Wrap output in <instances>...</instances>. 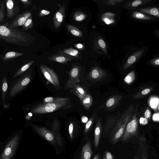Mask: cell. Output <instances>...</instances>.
I'll return each instance as SVG.
<instances>
[{"instance_id": "obj_1", "label": "cell", "mask_w": 159, "mask_h": 159, "mask_svg": "<svg viewBox=\"0 0 159 159\" xmlns=\"http://www.w3.org/2000/svg\"><path fill=\"white\" fill-rule=\"evenodd\" d=\"M8 24L0 25V39L8 43L21 46H28L33 42L32 36L21 30L9 27Z\"/></svg>"}, {"instance_id": "obj_2", "label": "cell", "mask_w": 159, "mask_h": 159, "mask_svg": "<svg viewBox=\"0 0 159 159\" xmlns=\"http://www.w3.org/2000/svg\"><path fill=\"white\" fill-rule=\"evenodd\" d=\"M134 109L133 105L130 106L123 114L115 125L110 136L112 143L115 145L122 136L125 126L132 115Z\"/></svg>"}, {"instance_id": "obj_3", "label": "cell", "mask_w": 159, "mask_h": 159, "mask_svg": "<svg viewBox=\"0 0 159 159\" xmlns=\"http://www.w3.org/2000/svg\"><path fill=\"white\" fill-rule=\"evenodd\" d=\"M70 99L67 98L57 97L52 103H43L35 106L31 110L35 114H44L52 113L60 109L66 107Z\"/></svg>"}, {"instance_id": "obj_4", "label": "cell", "mask_w": 159, "mask_h": 159, "mask_svg": "<svg viewBox=\"0 0 159 159\" xmlns=\"http://www.w3.org/2000/svg\"><path fill=\"white\" fill-rule=\"evenodd\" d=\"M138 128V120L136 113L132 115L127 123L120 139L123 142H125L136 136L137 134Z\"/></svg>"}, {"instance_id": "obj_5", "label": "cell", "mask_w": 159, "mask_h": 159, "mask_svg": "<svg viewBox=\"0 0 159 159\" xmlns=\"http://www.w3.org/2000/svg\"><path fill=\"white\" fill-rule=\"evenodd\" d=\"M20 140V136L17 135L9 141L1 155V159H11L17 150Z\"/></svg>"}, {"instance_id": "obj_6", "label": "cell", "mask_w": 159, "mask_h": 159, "mask_svg": "<svg viewBox=\"0 0 159 159\" xmlns=\"http://www.w3.org/2000/svg\"><path fill=\"white\" fill-rule=\"evenodd\" d=\"M40 68L42 73L45 78L54 85L56 89L60 87L58 77L54 71L46 65H41Z\"/></svg>"}, {"instance_id": "obj_7", "label": "cell", "mask_w": 159, "mask_h": 159, "mask_svg": "<svg viewBox=\"0 0 159 159\" xmlns=\"http://www.w3.org/2000/svg\"><path fill=\"white\" fill-rule=\"evenodd\" d=\"M31 78V76L28 74L20 79L12 88L10 94L11 97L14 96L27 86L30 83Z\"/></svg>"}, {"instance_id": "obj_8", "label": "cell", "mask_w": 159, "mask_h": 159, "mask_svg": "<svg viewBox=\"0 0 159 159\" xmlns=\"http://www.w3.org/2000/svg\"><path fill=\"white\" fill-rule=\"evenodd\" d=\"M81 68L77 65H75L69 72V77L66 87L69 88L72 86L77 84L80 82V73Z\"/></svg>"}, {"instance_id": "obj_9", "label": "cell", "mask_w": 159, "mask_h": 159, "mask_svg": "<svg viewBox=\"0 0 159 159\" xmlns=\"http://www.w3.org/2000/svg\"><path fill=\"white\" fill-rule=\"evenodd\" d=\"M31 16V13L30 12H24L19 15L11 23L9 24H8L7 26L12 29L16 28L23 26L28 19Z\"/></svg>"}, {"instance_id": "obj_10", "label": "cell", "mask_w": 159, "mask_h": 159, "mask_svg": "<svg viewBox=\"0 0 159 159\" xmlns=\"http://www.w3.org/2000/svg\"><path fill=\"white\" fill-rule=\"evenodd\" d=\"M34 130L41 136L51 144H55L56 142L55 137L53 133L44 127L34 126Z\"/></svg>"}, {"instance_id": "obj_11", "label": "cell", "mask_w": 159, "mask_h": 159, "mask_svg": "<svg viewBox=\"0 0 159 159\" xmlns=\"http://www.w3.org/2000/svg\"><path fill=\"white\" fill-rule=\"evenodd\" d=\"M5 2L7 17L9 19L12 18L19 13L20 11L19 5L13 0H6Z\"/></svg>"}, {"instance_id": "obj_12", "label": "cell", "mask_w": 159, "mask_h": 159, "mask_svg": "<svg viewBox=\"0 0 159 159\" xmlns=\"http://www.w3.org/2000/svg\"><path fill=\"white\" fill-rule=\"evenodd\" d=\"M65 5H63L55 14L53 18V23L56 29H57L60 26L65 16Z\"/></svg>"}, {"instance_id": "obj_13", "label": "cell", "mask_w": 159, "mask_h": 159, "mask_svg": "<svg viewBox=\"0 0 159 159\" xmlns=\"http://www.w3.org/2000/svg\"><path fill=\"white\" fill-rule=\"evenodd\" d=\"M75 59V58L63 54L61 52L59 54L51 56L48 58V60L64 64Z\"/></svg>"}, {"instance_id": "obj_14", "label": "cell", "mask_w": 159, "mask_h": 159, "mask_svg": "<svg viewBox=\"0 0 159 159\" xmlns=\"http://www.w3.org/2000/svg\"><path fill=\"white\" fill-rule=\"evenodd\" d=\"M102 131V127L101 119L98 121L95 126L94 132V145L97 149L99 145Z\"/></svg>"}, {"instance_id": "obj_15", "label": "cell", "mask_w": 159, "mask_h": 159, "mask_svg": "<svg viewBox=\"0 0 159 159\" xmlns=\"http://www.w3.org/2000/svg\"><path fill=\"white\" fill-rule=\"evenodd\" d=\"M93 154L91 141L89 140L82 148L80 159H90Z\"/></svg>"}, {"instance_id": "obj_16", "label": "cell", "mask_w": 159, "mask_h": 159, "mask_svg": "<svg viewBox=\"0 0 159 159\" xmlns=\"http://www.w3.org/2000/svg\"><path fill=\"white\" fill-rule=\"evenodd\" d=\"M69 88L72 89V90L73 94L76 95L81 101L87 94L86 91L81 85L79 84L74 85Z\"/></svg>"}, {"instance_id": "obj_17", "label": "cell", "mask_w": 159, "mask_h": 159, "mask_svg": "<svg viewBox=\"0 0 159 159\" xmlns=\"http://www.w3.org/2000/svg\"><path fill=\"white\" fill-rule=\"evenodd\" d=\"M59 129V123L58 121L55 119L54 121L52 126V129L53 131L52 132L54 134L59 145L61 146L62 144V138L58 131Z\"/></svg>"}, {"instance_id": "obj_18", "label": "cell", "mask_w": 159, "mask_h": 159, "mask_svg": "<svg viewBox=\"0 0 159 159\" xmlns=\"http://www.w3.org/2000/svg\"><path fill=\"white\" fill-rule=\"evenodd\" d=\"M103 75L102 71L98 68L93 69L89 73L90 78L94 80H97L101 78Z\"/></svg>"}, {"instance_id": "obj_19", "label": "cell", "mask_w": 159, "mask_h": 159, "mask_svg": "<svg viewBox=\"0 0 159 159\" xmlns=\"http://www.w3.org/2000/svg\"><path fill=\"white\" fill-rule=\"evenodd\" d=\"M23 55V54L19 52L10 51L6 53L2 57L3 61H6L16 58Z\"/></svg>"}, {"instance_id": "obj_20", "label": "cell", "mask_w": 159, "mask_h": 159, "mask_svg": "<svg viewBox=\"0 0 159 159\" xmlns=\"http://www.w3.org/2000/svg\"><path fill=\"white\" fill-rule=\"evenodd\" d=\"M67 26L68 31L73 36L77 37H82V32L77 27L70 24H67Z\"/></svg>"}, {"instance_id": "obj_21", "label": "cell", "mask_w": 159, "mask_h": 159, "mask_svg": "<svg viewBox=\"0 0 159 159\" xmlns=\"http://www.w3.org/2000/svg\"><path fill=\"white\" fill-rule=\"evenodd\" d=\"M82 104L86 109H88L92 105L93 99L89 94H86L82 101Z\"/></svg>"}, {"instance_id": "obj_22", "label": "cell", "mask_w": 159, "mask_h": 159, "mask_svg": "<svg viewBox=\"0 0 159 159\" xmlns=\"http://www.w3.org/2000/svg\"><path fill=\"white\" fill-rule=\"evenodd\" d=\"M35 62V60H32L27 63L21 68L13 76V78L16 77L19 75L22 74L28 69Z\"/></svg>"}, {"instance_id": "obj_23", "label": "cell", "mask_w": 159, "mask_h": 159, "mask_svg": "<svg viewBox=\"0 0 159 159\" xmlns=\"http://www.w3.org/2000/svg\"><path fill=\"white\" fill-rule=\"evenodd\" d=\"M61 52L63 54L75 58L79 57V52L72 48L63 50Z\"/></svg>"}, {"instance_id": "obj_24", "label": "cell", "mask_w": 159, "mask_h": 159, "mask_svg": "<svg viewBox=\"0 0 159 159\" xmlns=\"http://www.w3.org/2000/svg\"><path fill=\"white\" fill-rule=\"evenodd\" d=\"M87 17L86 15L81 11H76L74 14V19L77 22H82L85 20Z\"/></svg>"}, {"instance_id": "obj_25", "label": "cell", "mask_w": 159, "mask_h": 159, "mask_svg": "<svg viewBox=\"0 0 159 159\" xmlns=\"http://www.w3.org/2000/svg\"><path fill=\"white\" fill-rule=\"evenodd\" d=\"M8 88V84L7 79L6 78L4 77L3 78L2 83V98L4 103Z\"/></svg>"}, {"instance_id": "obj_26", "label": "cell", "mask_w": 159, "mask_h": 159, "mask_svg": "<svg viewBox=\"0 0 159 159\" xmlns=\"http://www.w3.org/2000/svg\"><path fill=\"white\" fill-rule=\"evenodd\" d=\"M135 71H132L124 78V81L127 83L130 84L133 82L135 79Z\"/></svg>"}, {"instance_id": "obj_27", "label": "cell", "mask_w": 159, "mask_h": 159, "mask_svg": "<svg viewBox=\"0 0 159 159\" xmlns=\"http://www.w3.org/2000/svg\"><path fill=\"white\" fill-rule=\"evenodd\" d=\"M33 26V18L31 16L26 21L23 27L24 30H27L32 28Z\"/></svg>"}, {"instance_id": "obj_28", "label": "cell", "mask_w": 159, "mask_h": 159, "mask_svg": "<svg viewBox=\"0 0 159 159\" xmlns=\"http://www.w3.org/2000/svg\"><path fill=\"white\" fill-rule=\"evenodd\" d=\"M132 16L134 18L139 19H149V17L147 16L138 12H134Z\"/></svg>"}, {"instance_id": "obj_29", "label": "cell", "mask_w": 159, "mask_h": 159, "mask_svg": "<svg viewBox=\"0 0 159 159\" xmlns=\"http://www.w3.org/2000/svg\"><path fill=\"white\" fill-rule=\"evenodd\" d=\"M94 120V118H91L86 123L85 126L84 132L86 134L89 131L92 125Z\"/></svg>"}, {"instance_id": "obj_30", "label": "cell", "mask_w": 159, "mask_h": 159, "mask_svg": "<svg viewBox=\"0 0 159 159\" xmlns=\"http://www.w3.org/2000/svg\"><path fill=\"white\" fill-rule=\"evenodd\" d=\"M5 8V3L3 2L1 3V6H0V23L2 22L4 18Z\"/></svg>"}, {"instance_id": "obj_31", "label": "cell", "mask_w": 159, "mask_h": 159, "mask_svg": "<svg viewBox=\"0 0 159 159\" xmlns=\"http://www.w3.org/2000/svg\"><path fill=\"white\" fill-rule=\"evenodd\" d=\"M116 99L115 97L109 99L106 103V106L108 107H111L113 106L116 103Z\"/></svg>"}, {"instance_id": "obj_32", "label": "cell", "mask_w": 159, "mask_h": 159, "mask_svg": "<svg viewBox=\"0 0 159 159\" xmlns=\"http://www.w3.org/2000/svg\"><path fill=\"white\" fill-rule=\"evenodd\" d=\"M114 157L112 154L108 151H105L103 154V159H114Z\"/></svg>"}, {"instance_id": "obj_33", "label": "cell", "mask_w": 159, "mask_h": 159, "mask_svg": "<svg viewBox=\"0 0 159 159\" xmlns=\"http://www.w3.org/2000/svg\"><path fill=\"white\" fill-rule=\"evenodd\" d=\"M74 125L72 122H70L69 125V133L70 138L72 140L73 138Z\"/></svg>"}, {"instance_id": "obj_34", "label": "cell", "mask_w": 159, "mask_h": 159, "mask_svg": "<svg viewBox=\"0 0 159 159\" xmlns=\"http://www.w3.org/2000/svg\"><path fill=\"white\" fill-rule=\"evenodd\" d=\"M50 13V12L49 11H47L45 10H42L40 12L39 15L40 17H43L44 16L48 15Z\"/></svg>"}, {"instance_id": "obj_35", "label": "cell", "mask_w": 159, "mask_h": 159, "mask_svg": "<svg viewBox=\"0 0 159 159\" xmlns=\"http://www.w3.org/2000/svg\"><path fill=\"white\" fill-rule=\"evenodd\" d=\"M20 2L26 8L27 6L32 3V2L31 1H28V0H21Z\"/></svg>"}, {"instance_id": "obj_36", "label": "cell", "mask_w": 159, "mask_h": 159, "mask_svg": "<svg viewBox=\"0 0 159 159\" xmlns=\"http://www.w3.org/2000/svg\"><path fill=\"white\" fill-rule=\"evenodd\" d=\"M136 60V57L134 56H132L128 59V62L129 64H132L135 62Z\"/></svg>"}, {"instance_id": "obj_37", "label": "cell", "mask_w": 159, "mask_h": 159, "mask_svg": "<svg viewBox=\"0 0 159 159\" xmlns=\"http://www.w3.org/2000/svg\"><path fill=\"white\" fill-rule=\"evenodd\" d=\"M55 98L52 97H48L45 98L43 100L44 103H49L53 102Z\"/></svg>"}, {"instance_id": "obj_38", "label": "cell", "mask_w": 159, "mask_h": 159, "mask_svg": "<svg viewBox=\"0 0 159 159\" xmlns=\"http://www.w3.org/2000/svg\"><path fill=\"white\" fill-rule=\"evenodd\" d=\"M140 123L141 125H145L148 123V121L146 118H141L140 120Z\"/></svg>"}, {"instance_id": "obj_39", "label": "cell", "mask_w": 159, "mask_h": 159, "mask_svg": "<svg viewBox=\"0 0 159 159\" xmlns=\"http://www.w3.org/2000/svg\"><path fill=\"white\" fill-rule=\"evenodd\" d=\"M75 46L76 49L80 50H83L84 48V44L78 43L75 45Z\"/></svg>"}, {"instance_id": "obj_40", "label": "cell", "mask_w": 159, "mask_h": 159, "mask_svg": "<svg viewBox=\"0 0 159 159\" xmlns=\"http://www.w3.org/2000/svg\"><path fill=\"white\" fill-rule=\"evenodd\" d=\"M150 13L154 16H157L158 15V11L156 8H153L150 11Z\"/></svg>"}, {"instance_id": "obj_41", "label": "cell", "mask_w": 159, "mask_h": 159, "mask_svg": "<svg viewBox=\"0 0 159 159\" xmlns=\"http://www.w3.org/2000/svg\"><path fill=\"white\" fill-rule=\"evenodd\" d=\"M142 3V2L140 1H136L133 2L132 4V6L133 7H136L141 5Z\"/></svg>"}, {"instance_id": "obj_42", "label": "cell", "mask_w": 159, "mask_h": 159, "mask_svg": "<svg viewBox=\"0 0 159 159\" xmlns=\"http://www.w3.org/2000/svg\"><path fill=\"white\" fill-rule=\"evenodd\" d=\"M145 116L147 119L149 118L151 116V113L149 109H147L145 113Z\"/></svg>"}, {"instance_id": "obj_43", "label": "cell", "mask_w": 159, "mask_h": 159, "mask_svg": "<svg viewBox=\"0 0 159 159\" xmlns=\"http://www.w3.org/2000/svg\"><path fill=\"white\" fill-rule=\"evenodd\" d=\"M99 44L100 46L102 48H104L106 47V44L104 41L100 39L98 41Z\"/></svg>"}, {"instance_id": "obj_44", "label": "cell", "mask_w": 159, "mask_h": 159, "mask_svg": "<svg viewBox=\"0 0 159 159\" xmlns=\"http://www.w3.org/2000/svg\"><path fill=\"white\" fill-rule=\"evenodd\" d=\"M150 91V89H146L142 91L141 92V94L143 95H146L149 94Z\"/></svg>"}, {"instance_id": "obj_45", "label": "cell", "mask_w": 159, "mask_h": 159, "mask_svg": "<svg viewBox=\"0 0 159 159\" xmlns=\"http://www.w3.org/2000/svg\"><path fill=\"white\" fill-rule=\"evenodd\" d=\"M81 121L83 123H86L88 121V118L86 116H83L81 118Z\"/></svg>"}, {"instance_id": "obj_46", "label": "cell", "mask_w": 159, "mask_h": 159, "mask_svg": "<svg viewBox=\"0 0 159 159\" xmlns=\"http://www.w3.org/2000/svg\"><path fill=\"white\" fill-rule=\"evenodd\" d=\"M153 119L155 121H158L159 115L158 114H155L154 115Z\"/></svg>"}, {"instance_id": "obj_47", "label": "cell", "mask_w": 159, "mask_h": 159, "mask_svg": "<svg viewBox=\"0 0 159 159\" xmlns=\"http://www.w3.org/2000/svg\"><path fill=\"white\" fill-rule=\"evenodd\" d=\"M93 159H100V157L99 154L95 155Z\"/></svg>"}, {"instance_id": "obj_48", "label": "cell", "mask_w": 159, "mask_h": 159, "mask_svg": "<svg viewBox=\"0 0 159 159\" xmlns=\"http://www.w3.org/2000/svg\"><path fill=\"white\" fill-rule=\"evenodd\" d=\"M155 63L156 65H159V59H157L155 61Z\"/></svg>"}, {"instance_id": "obj_49", "label": "cell", "mask_w": 159, "mask_h": 159, "mask_svg": "<svg viewBox=\"0 0 159 159\" xmlns=\"http://www.w3.org/2000/svg\"><path fill=\"white\" fill-rule=\"evenodd\" d=\"M156 101H153L152 103V107H154V106H155L156 105Z\"/></svg>"}, {"instance_id": "obj_50", "label": "cell", "mask_w": 159, "mask_h": 159, "mask_svg": "<svg viewBox=\"0 0 159 159\" xmlns=\"http://www.w3.org/2000/svg\"><path fill=\"white\" fill-rule=\"evenodd\" d=\"M30 116H31L30 115H28V116H26V118L27 119H30Z\"/></svg>"}]
</instances>
